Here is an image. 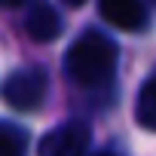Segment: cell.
I'll list each match as a JSON object with an SVG mask.
<instances>
[{"label":"cell","instance_id":"cell-1","mask_svg":"<svg viewBox=\"0 0 156 156\" xmlns=\"http://www.w3.org/2000/svg\"><path fill=\"white\" fill-rule=\"evenodd\" d=\"M67 76L80 86H101L116 67V43L98 31H89L76 40L64 55Z\"/></svg>","mask_w":156,"mask_h":156},{"label":"cell","instance_id":"cell-7","mask_svg":"<svg viewBox=\"0 0 156 156\" xmlns=\"http://www.w3.org/2000/svg\"><path fill=\"white\" fill-rule=\"evenodd\" d=\"M25 132L0 122V156H25Z\"/></svg>","mask_w":156,"mask_h":156},{"label":"cell","instance_id":"cell-10","mask_svg":"<svg viewBox=\"0 0 156 156\" xmlns=\"http://www.w3.org/2000/svg\"><path fill=\"white\" fill-rule=\"evenodd\" d=\"M98 156H113V153H98Z\"/></svg>","mask_w":156,"mask_h":156},{"label":"cell","instance_id":"cell-6","mask_svg":"<svg viewBox=\"0 0 156 156\" xmlns=\"http://www.w3.org/2000/svg\"><path fill=\"white\" fill-rule=\"evenodd\" d=\"M135 113H138V122H141L144 129L156 132V76H150V80L141 86Z\"/></svg>","mask_w":156,"mask_h":156},{"label":"cell","instance_id":"cell-2","mask_svg":"<svg viewBox=\"0 0 156 156\" xmlns=\"http://www.w3.org/2000/svg\"><path fill=\"white\" fill-rule=\"evenodd\" d=\"M46 86H49V80H46L43 70L25 67V70H16L9 80H6L3 98H6L9 107H16V110H22V113H31V110H37V107L43 104Z\"/></svg>","mask_w":156,"mask_h":156},{"label":"cell","instance_id":"cell-9","mask_svg":"<svg viewBox=\"0 0 156 156\" xmlns=\"http://www.w3.org/2000/svg\"><path fill=\"white\" fill-rule=\"evenodd\" d=\"M67 6H80V3H86V0H64Z\"/></svg>","mask_w":156,"mask_h":156},{"label":"cell","instance_id":"cell-4","mask_svg":"<svg viewBox=\"0 0 156 156\" xmlns=\"http://www.w3.org/2000/svg\"><path fill=\"white\" fill-rule=\"evenodd\" d=\"M98 12L104 22L116 25L119 31H141L147 25L144 0H98Z\"/></svg>","mask_w":156,"mask_h":156},{"label":"cell","instance_id":"cell-3","mask_svg":"<svg viewBox=\"0 0 156 156\" xmlns=\"http://www.w3.org/2000/svg\"><path fill=\"white\" fill-rule=\"evenodd\" d=\"M89 138H92V132H89L86 122L58 126V129H52L49 135L40 138L37 156H86Z\"/></svg>","mask_w":156,"mask_h":156},{"label":"cell","instance_id":"cell-8","mask_svg":"<svg viewBox=\"0 0 156 156\" xmlns=\"http://www.w3.org/2000/svg\"><path fill=\"white\" fill-rule=\"evenodd\" d=\"M25 3V0H0V6H3V9H16V6H22Z\"/></svg>","mask_w":156,"mask_h":156},{"label":"cell","instance_id":"cell-5","mask_svg":"<svg viewBox=\"0 0 156 156\" xmlns=\"http://www.w3.org/2000/svg\"><path fill=\"white\" fill-rule=\"evenodd\" d=\"M61 34V19L58 12L46 3V0H37L28 12V37L37 43H49Z\"/></svg>","mask_w":156,"mask_h":156}]
</instances>
